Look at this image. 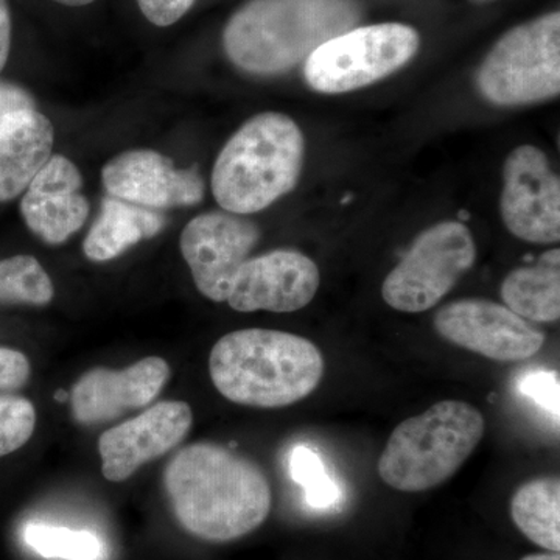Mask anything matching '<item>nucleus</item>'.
<instances>
[{
  "label": "nucleus",
  "instance_id": "26",
  "mask_svg": "<svg viewBox=\"0 0 560 560\" xmlns=\"http://www.w3.org/2000/svg\"><path fill=\"white\" fill-rule=\"evenodd\" d=\"M32 366L25 353L0 346V396L21 389L31 381Z\"/></svg>",
  "mask_w": 560,
  "mask_h": 560
},
{
  "label": "nucleus",
  "instance_id": "14",
  "mask_svg": "<svg viewBox=\"0 0 560 560\" xmlns=\"http://www.w3.org/2000/svg\"><path fill=\"white\" fill-rule=\"evenodd\" d=\"M171 374L161 357H147L125 370L94 368L81 375L70 393L73 419L81 425H97L149 407Z\"/></svg>",
  "mask_w": 560,
  "mask_h": 560
},
{
  "label": "nucleus",
  "instance_id": "1",
  "mask_svg": "<svg viewBox=\"0 0 560 560\" xmlns=\"http://www.w3.org/2000/svg\"><path fill=\"white\" fill-rule=\"evenodd\" d=\"M164 489L179 525L212 544L248 536L271 511L270 481L259 464L215 442L180 448L165 467Z\"/></svg>",
  "mask_w": 560,
  "mask_h": 560
},
{
  "label": "nucleus",
  "instance_id": "27",
  "mask_svg": "<svg viewBox=\"0 0 560 560\" xmlns=\"http://www.w3.org/2000/svg\"><path fill=\"white\" fill-rule=\"evenodd\" d=\"M138 3L151 24L168 27L191 9L195 0H138Z\"/></svg>",
  "mask_w": 560,
  "mask_h": 560
},
{
  "label": "nucleus",
  "instance_id": "23",
  "mask_svg": "<svg viewBox=\"0 0 560 560\" xmlns=\"http://www.w3.org/2000/svg\"><path fill=\"white\" fill-rule=\"evenodd\" d=\"M291 478L305 490V501L315 510H329L340 500V489L324 469L319 456L308 447H298L291 455Z\"/></svg>",
  "mask_w": 560,
  "mask_h": 560
},
{
  "label": "nucleus",
  "instance_id": "19",
  "mask_svg": "<svg viewBox=\"0 0 560 560\" xmlns=\"http://www.w3.org/2000/svg\"><path fill=\"white\" fill-rule=\"evenodd\" d=\"M501 300L529 323H556L560 318V250L541 254L534 267L518 268L501 285Z\"/></svg>",
  "mask_w": 560,
  "mask_h": 560
},
{
  "label": "nucleus",
  "instance_id": "10",
  "mask_svg": "<svg viewBox=\"0 0 560 560\" xmlns=\"http://www.w3.org/2000/svg\"><path fill=\"white\" fill-rule=\"evenodd\" d=\"M441 338L500 363L529 360L545 345L544 331L506 305L486 300H460L434 316Z\"/></svg>",
  "mask_w": 560,
  "mask_h": 560
},
{
  "label": "nucleus",
  "instance_id": "11",
  "mask_svg": "<svg viewBox=\"0 0 560 560\" xmlns=\"http://www.w3.org/2000/svg\"><path fill=\"white\" fill-rule=\"evenodd\" d=\"M259 238V228L237 213L209 212L191 220L180 234V253L198 291L226 302L232 280Z\"/></svg>",
  "mask_w": 560,
  "mask_h": 560
},
{
  "label": "nucleus",
  "instance_id": "22",
  "mask_svg": "<svg viewBox=\"0 0 560 560\" xmlns=\"http://www.w3.org/2000/svg\"><path fill=\"white\" fill-rule=\"evenodd\" d=\"M24 540L33 551L46 559L98 560L102 541L90 530H73L46 523H28Z\"/></svg>",
  "mask_w": 560,
  "mask_h": 560
},
{
  "label": "nucleus",
  "instance_id": "4",
  "mask_svg": "<svg viewBox=\"0 0 560 560\" xmlns=\"http://www.w3.org/2000/svg\"><path fill=\"white\" fill-rule=\"evenodd\" d=\"M305 140L280 113L253 117L228 140L212 172V194L226 212H260L290 194L304 167Z\"/></svg>",
  "mask_w": 560,
  "mask_h": 560
},
{
  "label": "nucleus",
  "instance_id": "15",
  "mask_svg": "<svg viewBox=\"0 0 560 560\" xmlns=\"http://www.w3.org/2000/svg\"><path fill=\"white\" fill-rule=\"evenodd\" d=\"M102 179L110 197L142 208L194 206L205 197L200 173L179 171L156 151H125L105 165Z\"/></svg>",
  "mask_w": 560,
  "mask_h": 560
},
{
  "label": "nucleus",
  "instance_id": "31",
  "mask_svg": "<svg viewBox=\"0 0 560 560\" xmlns=\"http://www.w3.org/2000/svg\"><path fill=\"white\" fill-rule=\"evenodd\" d=\"M54 2L61 3V5L68 7H83L90 5V3L95 2V0H54Z\"/></svg>",
  "mask_w": 560,
  "mask_h": 560
},
{
  "label": "nucleus",
  "instance_id": "9",
  "mask_svg": "<svg viewBox=\"0 0 560 560\" xmlns=\"http://www.w3.org/2000/svg\"><path fill=\"white\" fill-rule=\"evenodd\" d=\"M501 217L521 241L551 245L560 241V180L544 151L522 145L504 162Z\"/></svg>",
  "mask_w": 560,
  "mask_h": 560
},
{
  "label": "nucleus",
  "instance_id": "20",
  "mask_svg": "<svg viewBox=\"0 0 560 560\" xmlns=\"http://www.w3.org/2000/svg\"><path fill=\"white\" fill-rule=\"evenodd\" d=\"M514 525L537 547L560 551V480L541 477L525 482L511 500Z\"/></svg>",
  "mask_w": 560,
  "mask_h": 560
},
{
  "label": "nucleus",
  "instance_id": "8",
  "mask_svg": "<svg viewBox=\"0 0 560 560\" xmlns=\"http://www.w3.org/2000/svg\"><path fill=\"white\" fill-rule=\"evenodd\" d=\"M475 260L477 243L466 224L459 221L434 224L416 238L386 276L383 301L397 312L431 311L474 267Z\"/></svg>",
  "mask_w": 560,
  "mask_h": 560
},
{
  "label": "nucleus",
  "instance_id": "13",
  "mask_svg": "<svg viewBox=\"0 0 560 560\" xmlns=\"http://www.w3.org/2000/svg\"><path fill=\"white\" fill-rule=\"evenodd\" d=\"M319 268L298 250L278 249L248 259L232 280L228 304L235 312L291 313L318 293Z\"/></svg>",
  "mask_w": 560,
  "mask_h": 560
},
{
  "label": "nucleus",
  "instance_id": "21",
  "mask_svg": "<svg viewBox=\"0 0 560 560\" xmlns=\"http://www.w3.org/2000/svg\"><path fill=\"white\" fill-rule=\"evenodd\" d=\"M54 296V283L35 257L14 256L0 260V304L43 307Z\"/></svg>",
  "mask_w": 560,
  "mask_h": 560
},
{
  "label": "nucleus",
  "instance_id": "24",
  "mask_svg": "<svg viewBox=\"0 0 560 560\" xmlns=\"http://www.w3.org/2000/svg\"><path fill=\"white\" fill-rule=\"evenodd\" d=\"M36 410L25 397L0 396V458L20 451L32 440Z\"/></svg>",
  "mask_w": 560,
  "mask_h": 560
},
{
  "label": "nucleus",
  "instance_id": "29",
  "mask_svg": "<svg viewBox=\"0 0 560 560\" xmlns=\"http://www.w3.org/2000/svg\"><path fill=\"white\" fill-rule=\"evenodd\" d=\"M11 49V14L9 0H0V72L9 61Z\"/></svg>",
  "mask_w": 560,
  "mask_h": 560
},
{
  "label": "nucleus",
  "instance_id": "30",
  "mask_svg": "<svg viewBox=\"0 0 560 560\" xmlns=\"http://www.w3.org/2000/svg\"><path fill=\"white\" fill-rule=\"evenodd\" d=\"M521 560H560L559 552H537V555H528Z\"/></svg>",
  "mask_w": 560,
  "mask_h": 560
},
{
  "label": "nucleus",
  "instance_id": "3",
  "mask_svg": "<svg viewBox=\"0 0 560 560\" xmlns=\"http://www.w3.org/2000/svg\"><path fill=\"white\" fill-rule=\"evenodd\" d=\"M359 20L355 0H250L228 22L224 50L246 72L275 75Z\"/></svg>",
  "mask_w": 560,
  "mask_h": 560
},
{
  "label": "nucleus",
  "instance_id": "12",
  "mask_svg": "<svg viewBox=\"0 0 560 560\" xmlns=\"http://www.w3.org/2000/svg\"><path fill=\"white\" fill-rule=\"evenodd\" d=\"M194 423L190 405L164 400L102 433V474L110 482L127 481L150 460L178 447Z\"/></svg>",
  "mask_w": 560,
  "mask_h": 560
},
{
  "label": "nucleus",
  "instance_id": "6",
  "mask_svg": "<svg viewBox=\"0 0 560 560\" xmlns=\"http://www.w3.org/2000/svg\"><path fill=\"white\" fill-rule=\"evenodd\" d=\"M477 86L482 97L497 106L533 105L558 97V11L508 32L482 61Z\"/></svg>",
  "mask_w": 560,
  "mask_h": 560
},
{
  "label": "nucleus",
  "instance_id": "28",
  "mask_svg": "<svg viewBox=\"0 0 560 560\" xmlns=\"http://www.w3.org/2000/svg\"><path fill=\"white\" fill-rule=\"evenodd\" d=\"M35 108V101L27 91L16 84L0 81V117L11 110Z\"/></svg>",
  "mask_w": 560,
  "mask_h": 560
},
{
  "label": "nucleus",
  "instance_id": "7",
  "mask_svg": "<svg viewBox=\"0 0 560 560\" xmlns=\"http://www.w3.org/2000/svg\"><path fill=\"white\" fill-rule=\"evenodd\" d=\"M419 35L404 24L350 28L305 60V80L323 94H346L404 68L419 50Z\"/></svg>",
  "mask_w": 560,
  "mask_h": 560
},
{
  "label": "nucleus",
  "instance_id": "17",
  "mask_svg": "<svg viewBox=\"0 0 560 560\" xmlns=\"http://www.w3.org/2000/svg\"><path fill=\"white\" fill-rule=\"evenodd\" d=\"M55 132L51 121L35 108L11 110L0 117V202L27 190L49 162Z\"/></svg>",
  "mask_w": 560,
  "mask_h": 560
},
{
  "label": "nucleus",
  "instance_id": "25",
  "mask_svg": "<svg viewBox=\"0 0 560 560\" xmlns=\"http://www.w3.org/2000/svg\"><path fill=\"white\" fill-rule=\"evenodd\" d=\"M518 388L559 420V377L556 372H528Z\"/></svg>",
  "mask_w": 560,
  "mask_h": 560
},
{
  "label": "nucleus",
  "instance_id": "2",
  "mask_svg": "<svg viewBox=\"0 0 560 560\" xmlns=\"http://www.w3.org/2000/svg\"><path fill=\"white\" fill-rule=\"evenodd\" d=\"M209 372L215 389L232 404L283 408L318 388L324 359L320 350L300 335L245 329L215 342Z\"/></svg>",
  "mask_w": 560,
  "mask_h": 560
},
{
  "label": "nucleus",
  "instance_id": "16",
  "mask_svg": "<svg viewBox=\"0 0 560 560\" xmlns=\"http://www.w3.org/2000/svg\"><path fill=\"white\" fill-rule=\"evenodd\" d=\"M80 189L81 175L75 164L65 156H51L21 201L28 230L49 245L69 241L90 215V205Z\"/></svg>",
  "mask_w": 560,
  "mask_h": 560
},
{
  "label": "nucleus",
  "instance_id": "18",
  "mask_svg": "<svg viewBox=\"0 0 560 560\" xmlns=\"http://www.w3.org/2000/svg\"><path fill=\"white\" fill-rule=\"evenodd\" d=\"M164 223V217L154 209L106 198L101 215L84 238V254L92 261L116 259L136 243L154 237Z\"/></svg>",
  "mask_w": 560,
  "mask_h": 560
},
{
  "label": "nucleus",
  "instance_id": "5",
  "mask_svg": "<svg viewBox=\"0 0 560 560\" xmlns=\"http://www.w3.org/2000/svg\"><path fill=\"white\" fill-rule=\"evenodd\" d=\"M481 411L463 400H441L390 433L377 470L400 492H425L451 480L485 436Z\"/></svg>",
  "mask_w": 560,
  "mask_h": 560
}]
</instances>
